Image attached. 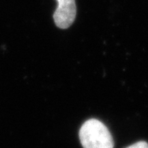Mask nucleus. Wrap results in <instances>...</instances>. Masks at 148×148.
Here are the masks:
<instances>
[{"label": "nucleus", "mask_w": 148, "mask_h": 148, "mask_svg": "<svg viewBox=\"0 0 148 148\" xmlns=\"http://www.w3.org/2000/svg\"><path fill=\"white\" fill-rule=\"evenodd\" d=\"M79 138L83 148H114V140L110 130L95 119H90L82 125Z\"/></svg>", "instance_id": "f257e3e1"}, {"label": "nucleus", "mask_w": 148, "mask_h": 148, "mask_svg": "<svg viewBox=\"0 0 148 148\" xmlns=\"http://www.w3.org/2000/svg\"><path fill=\"white\" fill-rule=\"evenodd\" d=\"M58 7L53 13V21L60 29H67L75 21L77 7L75 0H57Z\"/></svg>", "instance_id": "f03ea898"}, {"label": "nucleus", "mask_w": 148, "mask_h": 148, "mask_svg": "<svg viewBox=\"0 0 148 148\" xmlns=\"http://www.w3.org/2000/svg\"><path fill=\"white\" fill-rule=\"evenodd\" d=\"M127 148H148V144L144 141H141V142H138L132 144L131 146L127 147Z\"/></svg>", "instance_id": "7ed1b4c3"}]
</instances>
